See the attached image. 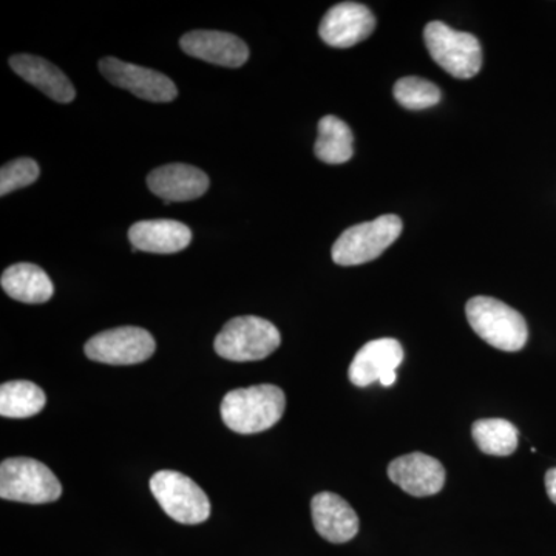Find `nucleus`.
I'll return each instance as SVG.
<instances>
[{
	"mask_svg": "<svg viewBox=\"0 0 556 556\" xmlns=\"http://www.w3.org/2000/svg\"><path fill=\"white\" fill-rule=\"evenodd\" d=\"M287 408L283 390L276 386H255L229 391L222 401L223 422L240 434L262 433L276 426Z\"/></svg>",
	"mask_w": 556,
	"mask_h": 556,
	"instance_id": "f257e3e1",
	"label": "nucleus"
},
{
	"mask_svg": "<svg viewBox=\"0 0 556 556\" xmlns=\"http://www.w3.org/2000/svg\"><path fill=\"white\" fill-rule=\"evenodd\" d=\"M468 324L490 346L517 353L526 346L529 329L517 309L493 298H473L466 306Z\"/></svg>",
	"mask_w": 556,
	"mask_h": 556,
	"instance_id": "f03ea898",
	"label": "nucleus"
},
{
	"mask_svg": "<svg viewBox=\"0 0 556 556\" xmlns=\"http://www.w3.org/2000/svg\"><path fill=\"white\" fill-rule=\"evenodd\" d=\"M62 485L46 464L31 457H10L0 466V496L25 504H49L60 500Z\"/></svg>",
	"mask_w": 556,
	"mask_h": 556,
	"instance_id": "7ed1b4c3",
	"label": "nucleus"
},
{
	"mask_svg": "<svg viewBox=\"0 0 556 556\" xmlns=\"http://www.w3.org/2000/svg\"><path fill=\"white\" fill-rule=\"evenodd\" d=\"M281 336L276 325L262 317L243 316L229 320L215 338L219 357L232 362H254L266 358L280 346Z\"/></svg>",
	"mask_w": 556,
	"mask_h": 556,
	"instance_id": "20e7f679",
	"label": "nucleus"
},
{
	"mask_svg": "<svg viewBox=\"0 0 556 556\" xmlns=\"http://www.w3.org/2000/svg\"><path fill=\"white\" fill-rule=\"evenodd\" d=\"M402 228V219L390 214L372 222L351 226L332 247V260L340 266H357L372 262L399 239Z\"/></svg>",
	"mask_w": 556,
	"mask_h": 556,
	"instance_id": "39448f33",
	"label": "nucleus"
},
{
	"mask_svg": "<svg viewBox=\"0 0 556 556\" xmlns=\"http://www.w3.org/2000/svg\"><path fill=\"white\" fill-rule=\"evenodd\" d=\"M424 39L431 58L455 78L470 79L481 70V43L470 33L453 30L444 22L434 21L427 25Z\"/></svg>",
	"mask_w": 556,
	"mask_h": 556,
	"instance_id": "423d86ee",
	"label": "nucleus"
},
{
	"mask_svg": "<svg viewBox=\"0 0 556 556\" xmlns=\"http://www.w3.org/2000/svg\"><path fill=\"white\" fill-rule=\"evenodd\" d=\"M150 490L163 510L181 525H201L211 517V503L204 490L179 471L161 470L153 475Z\"/></svg>",
	"mask_w": 556,
	"mask_h": 556,
	"instance_id": "0eeeda50",
	"label": "nucleus"
},
{
	"mask_svg": "<svg viewBox=\"0 0 556 556\" xmlns=\"http://www.w3.org/2000/svg\"><path fill=\"white\" fill-rule=\"evenodd\" d=\"M156 350L153 336L138 327L109 329L91 338L84 346L90 361L105 365H137L148 361Z\"/></svg>",
	"mask_w": 556,
	"mask_h": 556,
	"instance_id": "6e6552de",
	"label": "nucleus"
},
{
	"mask_svg": "<svg viewBox=\"0 0 556 556\" xmlns=\"http://www.w3.org/2000/svg\"><path fill=\"white\" fill-rule=\"evenodd\" d=\"M102 76L113 86L129 90L135 97L152 102H170L178 97L177 86L163 73L139 65L104 58L100 61Z\"/></svg>",
	"mask_w": 556,
	"mask_h": 556,
	"instance_id": "1a4fd4ad",
	"label": "nucleus"
},
{
	"mask_svg": "<svg viewBox=\"0 0 556 556\" xmlns=\"http://www.w3.org/2000/svg\"><path fill=\"white\" fill-rule=\"evenodd\" d=\"M404 361V348L396 339H376L358 350L350 365V380L353 386L368 387L380 382L391 387L396 382V369Z\"/></svg>",
	"mask_w": 556,
	"mask_h": 556,
	"instance_id": "9d476101",
	"label": "nucleus"
},
{
	"mask_svg": "<svg viewBox=\"0 0 556 556\" xmlns=\"http://www.w3.org/2000/svg\"><path fill=\"white\" fill-rule=\"evenodd\" d=\"M376 28V17L368 7L342 2L332 7L321 20L320 38L336 49H348L369 38Z\"/></svg>",
	"mask_w": 556,
	"mask_h": 556,
	"instance_id": "9b49d317",
	"label": "nucleus"
},
{
	"mask_svg": "<svg viewBox=\"0 0 556 556\" xmlns=\"http://www.w3.org/2000/svg\"><path fill=\"white\" fill-rule=\"evenodd\" d=\"M388 477L408 495L433 496L444 489L445 468L437 457L415 452L394 459L388 466Z\"/></svg>",
	"mask_w": 556,
	"mask_h": 556,
	"instance_id": "f8f14e48",
	"label": "nucleus"
},
{
	"mask_svg": "<svg viewBox=\"0 0 556 556\" xmlns=\"http://www.w3.org/2000/svg\"><path fill=\"white\" fill-rule=\"evenodd\" d=\"M179 46L189 56L222 67L239 68L247 64L249 58L247 43L236 35L225 31H190L182 36Z\"/></svg>",
	"mask_w": 556,
	"mask_h": 556,
	"instance_id": "ddd939ff",
	"label": "nucleus"
},
{
	"mask_svg": "<svg viewBox=\"0 0 556 556\" xmlns=\"http://www.w3.org/2000/svg\"><path fill=\"white\" fill-rule=\"evenodd\" d=\"M311 511L318 535L329 543H348L357 535V514L342 496L331 492L318 493L313 497Z\"/></svg>",
	"mask_w": 556,
	"mask_h": 556,
	"instance_id": "4468645a",
	"label": "nucleus"
},
{
	"mask_svg": "<svg viewBox=\"0 0 556 556\" xmlns=\"http://www.w3.org/2000/svg\"><path fill=\"white\" fill-rule=\"evenodd\" d=\"M148 186L164 203L172 204L203 197L208 189V177L189 164H167L150 172Z\"/></svg>",
	"mask_w": 556,
	"mask_h": 556,
	"instance_id": "2eb2a0df",
	"label": "nucleus"
},
{
	"mask_svg": "<svg viewBox=\"0 0 556 556\" xmlns=\"http://www.w3.org/2000/svg\"><path fill=\"white\" fill-rule=\"evenodd\" d=\"M129 240L135 252L175 254L189 247L192 230L174 219H148L131 226Z\"/></svg>",
	"mask_w": 556,
	"mask_h": 556,
	"instance_id": "dca6fc26",
	"label": "nucleus"
},
{
	"mask_svg": "<svg viewBox=\"0 0 556 556\" xmlns=\"http://www.w3.org/2000/svg\"><path fill=\"white\" fill-rule=\"evenodd\" d=\"M10 67L51 100L61 104H68L75 100V87L67 76L49 61L31 54H14L11 56Z\"/></svg>",
	"mask_w": 556,
	"mask_h": 556,
	"instance_id": "f3484780",
	"label": "nucleus"
},
{
	"mask_svg": "<svg viewBox=\"0 0 556 556\" xmlns=\"http://www.w3.org/2000/svg\"><path fill=\"white\" fill-rule=\"evenodd\" d=\"M0 285L11 299L28 305L49 302L54 292L49 274L33 263H17L3 270Z\"/></svg>",
	"mask_w": 556,
	"mask_h": 556,
	"instance_id": "a211bd4d",
	"label": "nucleus"
},
{
	"mask_svg": "<svg viewBox=\"0 0 556 556\" xmlns=\"http://www.w3.org/2000/svg\"><path fill=\"white\" fill-rule=\"evenodd\" d=\"M42 388L28 380H11L0 387V416L25 419L38 415L46 407Z\"/></svg>",
	"mask_w": 556,
	"mask_h": 556,
	"instance_id": "6ab92c4d",
	"label": "nucleus"
},
{
	"mask_svg": "<svg viewBox=\"0 0 556 556\" xmlns=\"http://www.w3.org/2000/svg\"><path fill=\"white\" fill-rule=\"evenodd\" d=\"M353 131L336 116H324L318 123L316 156L327 164H343L353 159Z\"/></svg>",
	"mask_w": 556,
	"mask_h": 556,
	"instance_id": "aec40b11",
	"label": "nucleus"
},
{
	"mask_svg": "<svg viewBox=\"0 0 556 556\" xmlns=\"http://www.w3.org/2000/svg\"><path fill=\"white\" fill-rule=\"evenodd\" d=\"M471 434L485 455L510 456L518 448V428L506 419H479Z\"/></svg>",
	"mask_w": 556,
	"mask_h": 556,
	"instance_id": "412c9836",
	"label": "nucleus"
},
{
	"mask_svg": "<svg viewBox=\"0 0 556 556\" xmlns=\"http://www.w3.org/2000/svg\"><path fill=\"white\" fill-rule=\"evenodd\" d=\"M394 98L402 108L408 110H424L433 108L441 101V90L430 80L408 76L399 79L394 86Z\"/></svg>",
	"mask_w": 556,
	"mask_h": 556,
	"instance_id": "4be33fe9",
	"label": "nucleus"
},
{
	"mask_svg": "<svg viewBox=\"0 0 556 556\" xmlns=\"http://www.w3.org/2000/svg\"><path fill=\"white\" fill-rule=\"evenodd\" d=\"M39 164L31 159L10 161L0 170V195L5 197L14 190L27 188L39 178Z\"/></svg>",
	"mask_w": 556,
	"mask_h": 556,
	"instance_id": "5701e85b",
	"label": "nucleus"
},
{
	"mask_svg": "<svg viewBox=\"0 0 556 556\" xmlns=\"http://www.w3.org/2000/svg\"><path fill=\"white\" fill-rule=\"evenodd\" d=\"M544 481H546L548 497H551L552 503L556 504V467L551 468V470L547 471L546 479H544Z\"/></svg>",
	"mask_w": 556,
	"mask_h": 556,
	"instance_id": "b1692460",
	"label": "nucleus"
}]
</instances>
